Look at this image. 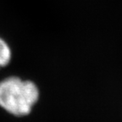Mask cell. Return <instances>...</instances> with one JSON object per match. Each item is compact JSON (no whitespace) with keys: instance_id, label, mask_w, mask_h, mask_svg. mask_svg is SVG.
I'll return each instance as SVG.
<instances>
[{"instance_id":"6da1fadb","label":"cell","mask_w":122,"mask_h":122,"mask_svg":"<svg viewBox=\"0 0 122 122\" xmlns=\"http://www.w3.org/2000/svg\"><path fill=\"white\" fill-rule=\"evenodd\" d=\"M39 97V88L32 81L15 76L0 81V108L13 116L29 115Z\"/></svg>"},{"instance_id":"7a4b0ae2","label":"cell","mask_w":122,"mask_h":122,"mask_svg":"<svg viewBox=\"0 0 122 122\" xmlns=\"http://www.w3.org/2000/svg\"><path fill=\"white\" fill-rule=\"evenodd\" d=\"M12 60V50L10 44L0 36V70L10 65Z\"/></svg>"}]
</instances>
